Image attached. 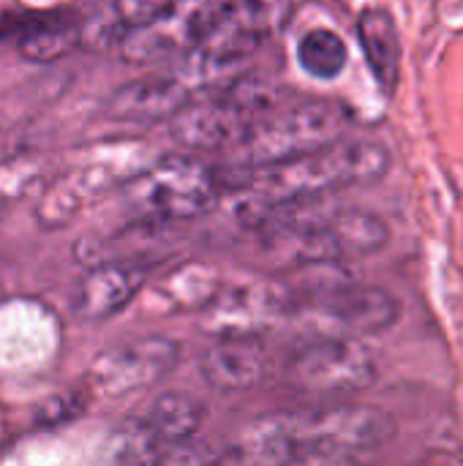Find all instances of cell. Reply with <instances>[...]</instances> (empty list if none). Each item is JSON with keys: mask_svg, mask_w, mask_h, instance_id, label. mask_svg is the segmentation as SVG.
<instances>
[{"mask_svg": "<svg viewBox=\"0 0 463 466\" xmlns=\"http://www.w3.org/2000/svg\"><path fill=\"white\" fill-rule=\"evenodd\" d=\"M393 167L390 150L377 139H338L314 153L251 172L240 186V210L259 224L287 208L317 205L319 199L374 186Z\"/></svg>", "mask_w": 463, "mask_h": 466, "instance_id": "6da1fadb", "label": "cell"}, {"mask_svg": "<svg viewBox=\"0 0 463 466\" xmlns=\"http://www.w3.org/2000/svg\"><path fill=\"white\" fill-rule=\"evenodd\" d=\"M314 205L270 213L257 224L267 248L297 268H333L379 254L390 243V227L371 210L336 208L314 213Z\"/></svg>", "mask_w": 463, "mask_h": 466, "instance_id": "7a4b0ae2", "label": "cell"}, {"mask_svg": "<svg viewBox=\"0 0 463 466\" xmlns=\"http://www.w3.org/2000/svg\"><path fill=\"white\" fill-rule=\"evenodd\" d=\"M273 109H278V87L270 79L248 74L202 98H191L172 117V137L191 156L232 153Z\"/></svg>", "mask_w": 463, "mask_h": 466, "instance_id": "3957f363", "label": "cell"}, {"mask_svg": "<svg viewBox=\"0 0 463 466\" xmlns=\"http://www.w3.org/2000/svg\"><path fill=\"white\" fill-rule=\"evenodd\" d=\"M347 126H349V112L336 101L311 98V101L278 106L259 120V126L237 150H232L237 156H232L229 161L232 177L226 180V186L237 188L257 169L327 147L344 139Z\"/></svg>", "mask_w": 463, "mask_h": 466, "instance_id": "277c9868", "label": "cell"}, {"mask_svg": "<svg viewBox=\"0 0 463 466\" xmlns=\"http://www.w3.org/2000/svg\"><path fill=\"white\" fill-rule=\"evenodd\" d=\"M221 194L224 183L218 167L183 153L161 158L156 167L142 172L128 188V202L136 216L150 224H177L216 210Z\"/></svg>", "mask_w": 463, "mask_h": 466, "instance_id": "5b68a950", "label": "cell"}, {"mask_svg": "<svg viewBox=\"0 0 463 466\" xmlns=\"http://www.w3.org/2000/svg\"><path fill=\"white\" fill-rule=\"evenodd\" d=\"M295 431L300 442V461L308 459H347L379 451L398 437V420L374 404H330L319 410H300Z\"/></svg>", "mask_w": 463, "mask_h": 466, "instance_id": "8992f818", "label": "cell"}, {"mask_svg": "<svg viewBox=\"0 0 463 466\" xmlns=\"http://www.w3.org/2000/svg\"><path fill=\"white\" fill-rule=\"evenodd\" d=\"M379 377L374 352L349 336H322L297 347L287 360V382L314 396H355Z\"/></svg>", "mask_w": 463, "mask_h": 466, "instance_id": "52a82bcc", "label": "cell"}, {"mask_svg": "<svg viewBox=\"0 0 463 466\" xmlns=\"http://www.w3.org/2000/svg\"><path fill=\"white\" fill-rule=\"evenodd\" d=\"M295 311L311 309L336 322L344 336H379L388 333L401 319V300L374 284H355V281H330L319 287L289 289Z\"/></svg>", "mask_w": 463, "mask_h": 466, "instance_id": "ba28073f", "label": "cell"}, {"mask_svg": "<svg viewBox=\"0 0 463 466\" xmlns=\"http://www.w3.org/2000/svg\"><path fill=\"white\" fill-rule=\"evenodd\" d=\"M226 3H169V8L131 30L120 49V57L136 66H150L180 52H194L221 22Z\"/></svg>", "mask_w": 463, "mask_h": 466, "instance_id": "9c48e42d", "label": "cell"}, {"mask_svg": "<svg viewBox=\"0 0 463 466\" xmlns=\"http://www.w3.org/2000/svg\"><path fill=\"white\" fill-rule=\"evenodd\" d=\"M180 360V344L164 336L139 339L104 352L90 366V382L98 393L120 399L161 382Z\"/></svg>", "mask_w": 463, "mask_h": 466, "instance_id": "30bf717a", "label": "cell"}, {"mask_svg": "<svg viewBox=\"0 0 463 466\" xmlns=\"http://www.w3.org/2000/svg\"><path fill=\"white\" fill-rule=\"evenodd\" d=\"M147 270L134 262L106 259L93 265L74 287L68 306L82 322H101L120 314L142 289Z\"/></svg>", "mask_w": 463, "mask_h": 466, "instance_id": "8fae6325", "label": "cell"}, {"mask_svg": "<svg viewBox=\"0 0 463 466\" xmlns=\"http://www.w3.org/2000/svg\"><path fill=\"white\" fill-rule=\"evenodd\" d=\"M202 377L221 393H240L259 385L270 371V352L257 333H232L205 350Z\"/></svg>", "mask_w": 463, "mask_h": 466, "instance_id": "7c38bea8", "label": "cell"}, {"mask_svg": "<svg viewBox=\"0 0 463 466\" xmlns=\"http://www.w3.org/2000/svg\"><path fill=\"white\" fill-rule=\"evenodd\" d=\"M194 98L191 87L172 74H150L134 82H126L112 93L106 112L123 123H156L172 120Z\"/></svg>", "mask_w": 463, "mask_h": 466, "instance_id": "4fadbf2b", "label": "cell"}, {"mask_svg": "<svg viewBox=\"0 0 463 466\" xmlns=\"http://www.w3.org/2000/svg\"><path fill=\"white\" fill-rule=\"evenodd\" d=\"M235 459L240 466H297L300 442L292 412H270L246 423L235 440Z\"/></svg>", "mask_w": 463, "mask_h": 466, "instance_id": "5bb4252c", "label": "cell"}, {"mask_svg": "<svg viewBox=\"0 0 463 466\" xmlns=\"http://www.w3.org/2000/svg\"><path fill=\"white\" fill-rule=\"evenodd\" d=\"M357 38L366 63L385 96H393L401 79V35L388 8H366L357 19Z\"/></svg>", "mask_w": 463, "mask_h": 466, "instance_id": "9a60e30c", "label": "cell"}, {"mask_svg": "<svg viewBox=\"0 0 463 466\" xmlns=\"http://www.w3.org/2000/svg\"><path fill=\"white\" fill-rule=\"evenodd\" d=\"M5 22V35L16 41L19 52L35 63L57 60L79 44L76 19H68L63 14H25L16 22Z\"/></svg>", "mask_w": 463, "mask_h": 466, "instance_id": "2e32d148", "label": "cell"}, {"mask_svg": "<svg viewBox=\"0 0 463 466\" xmlns=\"http://www.w3.org/2000/svg\"><path fill=\"white\" fill-rule=\"evenodd\" d=\"M205 420V404L188 393H164L150 404L145 415L147 429L158 437V442L169 451L196 437Z\"/></svg>", "mask_w": 463, "mask_h": 466, "instance_id": "e0dca14e", "label": "cell"}, {"mask_svg": "<svg viewBox=\"0 0 463 466\" xmlns=\"http://www.w3.org/2000/svg\"><path fill=\"white\" fill-rule=\"evenodd\" d=\"M297 60L306 74L314 79H336L349 60V49L344 38L330 27L308 30L297 44Z\"/></svg>", "mask_w": 463, "mask_h": 466, "instance_id": "ac0fdd59", "label": "cell"}, {"mask_svg": "<svg viewBox=\"0 0 463 466\" xmlns=\"http://www.w3.org/2000/svg\"><path fill=\"white\" fill-rule=\"evenodd\" d=\"M166 448L147 429L145 418L123 423L112 437V456L117 466H158Z\"/></svg>", "mask_w": 463, "mask_h": 466, "instance_id": "d6986e66", "label": "cell"}, {"mask_svg": "<svg viewBox=\"0 0 463 466\" xmlns=\"http://www.w3.org/2000/svg\"><path fill=\"white\" fill-rule=\"evenodd\" d=\"M79 44L90 49H112L120 46L123 38L131 33L120 3H98L87 8V14L76 22Z\"/></svg>", "mask_w": 463, "mask_h": 466, "instance_id": "ffe728a7", "label": "cell"}, {"mask_svg": "<svg viewBox=\"0 0 463 466\" xmlns=\"http://www.w3.org/2000/svg\"><path fill=\"white\" fill-rule=\"evenodd\" d=\"M158 466H224V451L207 437H194L169 448Z\"/></svg>", "mask_w": 463, "mask_h": 466, "instance_id": "44dd1931", "label": "cell"}, {"mask_svg": "<svg viewBox=\"0 0 463 466\" xmlns=\"http://www.w3.org/2000/svg\"><path fill=\"white\" fill-rule=\"evenodd\" d=\"M79 410H82V399L74 393H63V396H52L49 401H44L35 412V420L41 426H55L68 418H76Z\"/></svg>", "mask_w": 463, "mask_h": 466, "instance_id": "7402d4cb", "label": "cell"}]
</instances>
